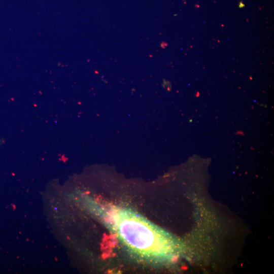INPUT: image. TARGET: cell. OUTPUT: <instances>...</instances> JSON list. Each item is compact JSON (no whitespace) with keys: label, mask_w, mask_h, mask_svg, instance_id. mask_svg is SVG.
<instances>
[{"label":"cell","mask_w":274,"mask_h":274,"mask_svg":"<svg viewBox=\"0 0 274 274\" xmlns=\"http://www.w3.org/2000/svg\"><path fill=\"white\" fill-rule=\"evenodd\" d=\"M98 211L121 243L137 256L152 262L167 263L183 254L182 242L134 211L114 206L99 207Z\"/></svg>","instance_id":"1"}]
</instances>
